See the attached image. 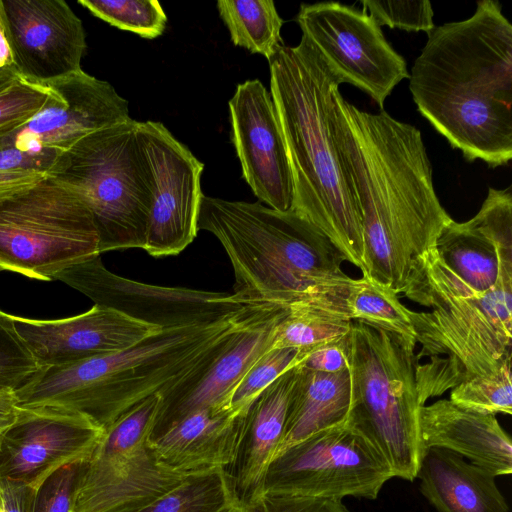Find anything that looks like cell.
<instances>
[{"mask_svg":"<svg viewBox=\"0 0 512 512\" xmlns=\"http://www.w3.org/2000/svg\"><path fill=\"white\" fill-rule=\"evenodd\" d=\"M86 461L66 464L48 476L36 489L32 512H72Z\"/></svg>","mask_w":512,"mask_h":512,"instance_id":"8d00e7d4","label":"cell"},{"mask_svg":"<svg viewBox=\"0 0 512 512\" xmlns=\"http://www.w3.org/2000/svg\"><path fill=\"white\" fill-rule=\"evenodd\" d=\"M17 72L48 83L81 70L87 48L81 19L63 0H0Z\"/></svg>","mask_w":512,"mask_h":512,"instance_id":"ac0fdd59","label":"cell"},{"mask_svg":"<svg viewBox=\"0 0 512 512\" xmlns=\"http://www.w3.org/2000/svg\"><path fill=\"white\" fill-rule=\"evenodd\" d=\"M132 118L88 134L54 162L48 175L74 190L89 208L99 253L142 248L150 192Z\"/></svg>","mask_w":512,"mask_h":512,"instance_id":"ba28073f","label":"cell"},{"mask_svg":"<svg viewBox=\"0 0 512 512\" xmlns=\"http://www.w3.org/2000/svg\"><path fill=\"white\" fill-rule=\"evenodd\" d=\"M296 20L342 83L361 89L381 109L396 85L409 78L405 59L365 10L339 2L303 3Z\"/></svg>","mask_w":512,"mask_h":512,"instance_id":"7c38bea8","label":"cell"},{"mask_svg":"<svg viewBox=\"0 0 512 512\" xmlns=\"http://www.w3.org/2000/svg\"><path fill=\"white\" fill-rule=\"evenodd\" d=\"M95 17L145 39L163 34L167 16L157 0H79Z\"/></svg>","mask_w":512,"mask_h":512,"instance_id":"4dcf8cb0","label":"cell"},{"mask_svg":"<svg viewBox=\"0 0 512 512\" xmlns=\"http://www.w3.org/2000/svg\"><path fill=\"white\" fill-rule=\"evenodd\" d=\"M17 72L13 53L0 14V79Z\"/></svg>","mask_w":512,"mask_h":512,"instance_id":"7bdbcfd3","label":"cell"},{"mask_svg":"<svg viewBox=\"0 0 512 512\" xmlns=\"http://www.w3.org/2000/svg\"><path fill=\"white\" fill-rule=\"evenodd\" d=\"M11 318L40 368L116 353L162 330L98 304L62 319Z\"/></svg>","mask_w":512,"mask_h":512,"instance_id":"ffe728a7","label":"cell"},{"mask_svg":"<svg viewBox=\"0 0 512 512\" xmlns=\"http://www.w3.org/2000/svg\"><path fill=\"white\" fill-rule=\"evenodd\" d=\"M51 96L26 125L0 139V147L60 153L95 131L130 120L128 102L107 81L82 69L45 83Z\"/></svg>","mask_w":512,"mask_h":512,"instance_id":"e0dca14e","label":"cell"},{"mask_svg":"<svg viewBox=\"0 0 512 512\" xmlns=\"http://www.w3.org/2000/svg\"><path fill=\"white\" fill-rule=\"evenodd\" d=\"M46 84L31 81L18 72L0 79V139L26 125L51 96Z\"/></svg>","mask_w":512,"mask_h":512,"instance_id":"1f68e13d","label":"cell"},{"mask_svg":"<svg viewBox=\"0 0 512 512\" xmlns=\"http://www.w3.org/2000/svg\"><path fill=\"white\" fill-rule=\"evenodd\" d=\"M17 412L18 406L15 393L12 391L0 393V439L16 420Z\"/></svg>","mask_w":512,"mask_h":512,"instance_id":"b9f144b4","label":"cell"},{"mask_svg":"<svg viewBox=\"0 0 512 512\" xmlns=\"http://www.w3.org/2000/svg\"><path fill=\"white\" fill-rule=\"evenodd\" d=\"M394 478L376 447L346 423L314 433L275 455L263 494L377 499Z\"/></svg>","mask_w":512,"mask_h":512,"instance_id":"8fae6325","label":"cell"},{"mask_svg":"<svg viewBox=\"0 0 512 512\" xmlns=\"http://www.w3.org/2000/svg\"><path fill=\"white\" fill-rule=\"evenodd\" d=\"M136 138L151 200L144 250L177 255L199 231L204 164L160 122L138 121Z\"/></svg>","mask_w":512,"mask_h":512,"instance_id":"4fadbf2b","label":"cell"},{"mask_svg":"<svg viewBox=\"0 0 512 512\" xmlns=\"http://www.w3.org/2000/svg\"><path fill=\"white\" fill-rule=\"evenodd\" d=\"M228 105L243 178L259 202L291 210L292 173L271 94L259 80H247L237 85Z\"/></svg>","mask_w":512,"mask_h":512,"instance_id":"d6986e66","label":"cell"},{"mask_svg":"<svg viewBox=\"0 0 512 512\" xmlns=\"http://www.w3.org/2000/svg\"><path fill=\"white\" fill-rule=\"evenodd\" d=\"M95 304L115 309L160 329L216 323L252 307L235 294L146 284L108 270L100 255L74 264L54 277Z\"/></svg>","mask_w":512,"mask_h":512,"instance_id":"5bb4252c","label":"cell"},{"mask_svg":"<svg viewBox=\"0 0 512 512\" xmlns=\"http://www.w3.org/2000/svg\"><path fill=\"white\" fill-rule=\"evenodd\" d=\"M511 359L492 374L463 382L450 392V401L485 414H512Z\"/></svg>","mask_w":512,"mask_h":512,"instance_id":"d6a6232c","label":"cell"},{"mask_svg":"<svg viewBox=\"0 0 512 512\" xmlns=\"http://www.w3.org/2000/svg\"><path fill=\"white\" fill-rule=\"evenodd\" d=\"M346 344L351 388L346 424L376 447L394 477L412 482L422 457L416 341L351 321Z\"/></svg>","mask_w":512,"mask_h":512,"instance_id":"52a82bcc","label":"cell"},{"mask_svg":"<svg viewBox=\"0 0 512 512\" xmlns=\"http://www.w3.org/2000/svg\"><path fill=\"white\" fill-rule=\"evenodd\" d=\"M160 403L159 393L151 395L104 431L86 461L72 512H133L189 475L165 465L150 442Z\"/></svg>","mask_w":512,"mask_h":512,"instance_id":"30bf717a","label":"cell"},{"mask_svg":"<svg viewBox=\"0 0 512 512\" xmlns=\"http://www.w3.org/2000/svg\"><path fill=\"white\" fill-rule=\"evenodd\" d=\"M409 73L418 112L452 148L491 168L512 159V25L495 0L432 29Z\"/></svg>","mask_w":512,"mask_h":512,"instance_id":"7a4b0ae2","label":"cell"},{"mask_svg":"<svg viewBox=\"0 0 512 512\" xmlns=\"http://www.w3.org/2000/svg\"><path fill=\"white\" fill-rule=\"evenodd\" d=\"M245 414L228 406L194 411L150 441L159 459L186 474L226 468L233 460Z\"/></svg>","mask_w":512,"mask_h":512,"instance_id":"cb8c5ba5","label":"cell"},{"mask_svg":"<svg viewBox=\"0 0 512 512\" xmlns=\"http://www.w3.org/2000/svg\"><path fill=\"white\" fill-rule=\"evenodd\" d=\"M295 374L296 366L278 377L244 415L233 460L223 469L241 506L263 494L267 469L283 437Z\"/></svg>","mask_w":512,"mask_h":512,"instance_id":"7402d4cb","label":"cell"},{"mask_svg":"<svg viewBox=\"0 0 512 512\" xmlns=\"http://www.w3.org/2000/svg\"><path fill=\"white\" fill-rule=\"evenodd\" d=\"M103 433L77 413L18 407L16 420L0 439V481L37 489L60 467L88 460Z\"/></svg>","mask_w":512,"mask_h":512,"instance_id":"2e32d148","label":"cell"},{"mask_svg":"<svg viewBox=\"0 0 512 512\" xmlns=\"http://www.w3.org/2000/svg\"><path fill=\"white\" fill-rule=\"evenodd\" d=\"M286 306L287 311L276 326L271 348L311 351L343 338L350 331L351 321L325 314L306 303L294 302Z\"/></svg>","mask_w":512,"mask_h":512,"instance_id":"f546056e","label":"cell"},{"mask_svg":"<svg viewBox=\"0 0 512 512\" xmlns=\"http://www.w3.org/2000/svg\"><path fill=\"white\" fill-rule=\"evenodd\" d=\"M316 305L326 314L415 339L409 309L392 290L367 277L335 281L319 294Z\"/></svg>","mask_w":512,"mask_h":512,"instance_id":"4316f807","label":"cell"},{"mask_svg":"<svg viewBox=\"0 0 512 512\" xmlns=\"http://www.w3.org/2000/svg\"><path fill=\"white\" fill-rule=\"evenodd\" d=\"M365 10L378 25L399 28L406 31H424L427 34L435 28L433 9L430 1H361Z\"/></svg>","mask_w":512,"mask_h":512,"instance_id":"d590c367","label":"cell"},{"mask_svg":"<svg viewBox=\"0 0 512 512\" xmlns=\"http://www.w3.org/2000/svg\"><path fill=\"white\" fill-rule=\"evenodd\" d=\"M402 293L430 312L409 309L420 350V405L457 385L495 372L512 358V265L486 293L473 291L431 249L418 259Z\"/></svg>","mask_w":512,"mask_h":512,"instance_id":"277c9868","label":"cell"},{"mask_svg":"<svg viewBox=\"0 0 512 512\" xmlns=\"http://www.w3.org/2000/svg\"><path fill=\"white\" fill-rule=\"evenodd\" d=\"M286 311V305L269 304L220 339L193 369L161 391L150 441L194 411L230 407L238 383L271 348L276 326Z\"/></svg>","mask_w":512,"mask_h":512,"instance_id":"9a60e30c","label":"cell"},{"mask_svg":"<svg viewBox=\"0 0 512 512\" xmlns=\"http://www.w3.org/2000/svg\"><path fill=\"white\" fill-rule=\"evenodd\" d=\"M270 94L293 179L291 210L320 229L364 271L360 212L337 149L335 98L341 79L305 37L268 60Z\"/></svg>","mask_w":512,"mask_h":512,"instance_id":"3957f363","label":"cell"},{"mask_svg":"<svg viewBox=\"0 0 512 512\" xmlns=\"http://www.w3.org/2000/svg\"><path fill=\"white\" fill-rule=\"evenodd\" d=\"M0 502H1V495H0Z\"/></svg>","mask_w":512,"mask_h":512,"instance_id":"ee69618b","label":"cell"},{"mask_svg":"<svg viewBox=\"0 0 512 512\" xmlns=\"http://www.w3.org/2000/svg\"><path fill=\"white\" fill-rule=\"evenodd\" d=\"M99 253L92 214L71 188L47 175L0 201V272L51 281Z\"/></svg>","mask_w":512,"mask_h":512,"instance_id":"9c48e42d","label":"cell"},{"mask_svg":"<svg viewBox=\"0 0 512 512\" xmlns=\"http://www.w3.org/2000/svg\"><path fill=\"white\" fill-rule=\"evenodd\" d=\"M350 393L348 370L323 373L298 364L276 454L314 433L346 423Z\"/></svg>","mask_w":512,"mask_h":512,"instance_id":"484cf974","label":"cell"},{"mask_svg":"<svg viewBox=\"0 0 512 512\" xmlns=\"http://www.w3.org/2000/svg\"><path fill=\"white\" fill-rule=\"evenodd\" d=\"M39 369L34 356L16 331L11 314L0 310V393L19 390Z\"/></svg>","mask_w":512,"mask_h":512,"instance_id":"e575fe53","label":"cell"},{"mask_svg":"<svg viewBox=\"0 0 512 512\" xmlns=\"http://www.w3.org/2000/svg\"><path fill=\"white\" fill-rule=\"evenodd\" d=\"M346 336L312 349L299 366L323 373L348 370Z\"/></svg>","mask_w":512,"mask_h":512,"instance_id":"ab89813d","label":"cell"},{"mask_svg":"<svg viewBox=\"0 0 512 512\" xmlns=\"http://www.w3.org/2000/svg\"><path fill=\"white\" fill-rule=\"evenodd\" d=\"M422 454L443 448L497 476L512 472V442L496 416L441 399L418 411Z\"/></svg>","mask_w":512,"mask_h":512,"instance_id":"603a6c76","label":"cell"},{"mask_svg":"<svg viewBox=\"0 0 512 512\" xmlns=\"http://www.w3.org/2000/svg\"><path fill=\"white\" fill-rule=\"evenodd\" d=\"M61 153L51 149L20 150L0 147V172H39L47 174Z\"/></svg>","mask_w":512,"mask_h":512,"instance_id":"f35d334b","label":"cell"},{"mask_svg":"<svg viewBox=\"0 0 512 512\" xmlns=\"http://www.w3.org/2000/svg\"><path fill=\"white\" fill-rule=\"evenodd\" d=\"M198 229L219 240L233 268V294L247 301L288 305L348 276L344 254L293 210L203 195Z\"/></svg>","mask_w":512,"mask_h":512,"instance_id":"8992f818","label":"cell"},{"mask_svg":"<svg viewBox=\"0 0 512 512\" xmlns=\"http://www.w3.org/2000/svg\"><path fill=\"white\" fill-rule=\"evenodd\" d=\"M265 306L254 305L216 323L162 329L116 353L40 368L14 392L17 406L77 413L105 431L132 407L186 375L220 339Z\"/></svg>","mask_w":512,"mask_h":512,"instance_id":"5b68a950","label":"cell"},{"mask_svg":"<svg viewBox=\"0 0 512 512\" xmlns=\"http://www.w3.org/2000/svg\"><path fill=\"white\" fill-rule=\"evenodd\" d=\"M217 10L234 45L269 60L283 44V20L272 0H219Z\"/></svg>","mask_w":512,"mask_h":512,"instance_id":"83f0119b","label":"cell"},{"mask_svg":"<svg viewBox=\"0 0 512 512\" xmlns=\"http://www.w3.org/2000/svg\"><path fill=\"white\" fill-rule=\"evenodd\" d=\"M334 134L360 212L364 277L402 293L420 257L452 220L440 203L420 130L366 112L338 92Z\"/></svg>","mask_w":512,"mask_h":512,"instance_id":"6da1fadb","label":"cell"},{"mask_svg":"<svg viewBox=\"0 0 512 512\" xmlns=\"http://www.w3.org/2000/svg\"><path fill=\"white\" fill-rule=\"evenodd\" d=\"M46 176L39 172H0V201L30 188Z\"/></svg>","mask_w":512,"mask_h":512,"instance_id":"60d3db41","label":"cell"},{"mask_svg":"<svg viewBox=\"0 0 512 512\" xmlns=\"http://www.w3.org/2000/svg\"><path fill=\"white\" fill-rule=\"evenodd\" d=\"M416 479L420 492L438 512H509L496 476L449 450H425Z\"/></svg>","mask_w":512,"mask_h":512,"instance_id":"d4e9b609","label":"cell"},{"mask_svg":"<svg viewBox=\"0 0 512 512\" xmlns=\"http://www.w3.org/2000/svg\"><path fill=\"white\" fill-rule=\"evenodd\" d=\"M234 512H351L342 500L262 494Z\"/></svg>","mask_w":512,"mask_h":512,"instance_id":"74e56055","label":"cell"},{"mask_svg":"<svg viewBox=\"0 0 512 512\" xmlns=\"http://www.w3.org/2000/svg\"><path fill=\"white\" fill-rule=\"evenodd\" d=\"M310 351L295 348H269L250 367L234 389L230 408L245 414L258 395L287 370L300 364Z\"/></svg>","mask_w":512,"mask_h":512,"instance_id":"836d02e7","label":"cell"},{"mask_svg":"<svg viewBox=\"0 0 512 512\" xmlns=\"http://www.w3.org/2000/svg\"><path fill=\"white\" fill-rule=\"evenodd\" d=\"M239 504L222 468L189 474L176 487L133 512H234Z\"/></svg>","mask_w":512,"mask_h":512,"instance_id":"f1b7e54d","label":"cell"},{"mask_svg":"<svg viewBox=\"0 0 512 512\" xmlns=\"http://www.w3.org/2000/svg\"><path fill=\"white\" fill-rule=\"evenodd\" d=\"M442 263L478 293L492 289L512 265V193L490 187L478 213L466 222L453 219L434 247Z\"/></svg>","mask_w":512,"mask_h":512,"instance_id":"44dd1931","label":"cell"}]
</instances>
